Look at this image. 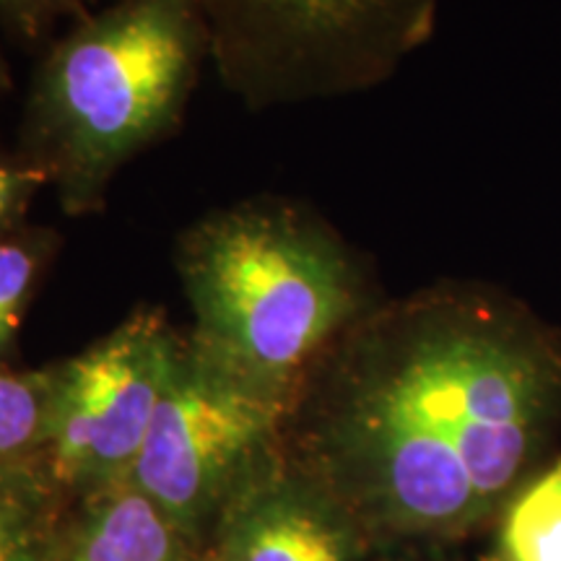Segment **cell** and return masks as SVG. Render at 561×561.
Instances as JSON below:
<instances>
[{
  "mask_svg": "<svg viewBox=\"0 0 561 561\" xmlns=\"http://www.w3.org/2000/svg\"><path fill=\"white\" fill-rule=\"evenodd\" d=\"M187 341L221 371L297 409L307 377L362 320L359 271L312 210L286 198L216 208L178 240Z\"/></svg>",
  "mask_w": 561,
  "mask_h": 561,
  "instance_id": "cell-2",
  "label": "cell"
},
{
  "mask_svg": "<svg viewBox=\"0 0 561 561\" xmlns=\"http://www.w3.org/2000/svg\"><path fill=\"white\" fill-rule=\"evenodd\" d=\"M53 231H9L0 237V356L16 343L21 320L55 252Z\"/></svg>",
  "mask_w": 561,
  "mask_h": 561,
  "instance_id": "cell-11",
  "label": "cell"
},
{
  "mask_svg": "<svg viewBox=\"0 0 561 561\" xmlns=\"http://www.w3.org/2000/svg\"><path fill=\"white\" fill-rule=\"evenodd\" d=\"M47 185L45 172L24 157H0V237L16 227L42 187Z\"/></svg>",
  "mask_w": 561,
  "mask_h": 561,
  "instance_id": "cell-14",
  "label": "cell"
},
{
  "mask_svg": "<svg viewBox=\"0 0 561 561\" xmlns=\"http://www.w3.org/2000/svg\"><path fill=\"white\" fill-rule=\"evenodd\" d=\"M62 551H66V533H62V538L58 543H53L50 549L37 553V557L30 559V561H62Z\"/></svg>",
  "mask_w": 561,
  "mask_h": 561,
  "instance_id": "cell-15",
  "label": "cell"
},
{
  "mask_svg": "<svg viewBox=\"0 0 561 561\" xmlns=\"http://www.w3.org/2000/svg\"><path fill=\"white\" fill-rule=\"evenodd\" d=\"M39 458L0 466V561H30L62 538L60 504Z\"/></svg>",
  "mask_w": 561,
  "mask_h": 561,
  "instance_id": "cell-9",
  "label": "cell"
},
{
  "mask_svg": "<svg viewBox=\"0 0 561 561\" xmlns=\"http://www.w3.org/2000/svg\"><path fill=\"white\" fill-rule=\"evenodd\" d=\"M89 5L91 0H0V13L21 39L37 42L60 19L87 16Z\"/></svg>",
  "mask_w": 561,
  "mask_h": 561,
  "instance_id": "cell-13",
  "label": "cell"
},
{
  "mask_svg": "<svg viewBox=\"0 0 561 561\" xmlns=\"http://www.w3.org/2000/svg\"><path fill=\"white\" fill-rule=\"evenodd\" d=\"M307 421V471L354 520L450 536L523 471L551 392L546 354L486 301L426 294L335 343Z\"/></svg>",
  "mask_w": 561,
  "mask_h": 561,
  "instance_id": "cell-1",
  "label": "cell"
},
{
  "mask_svg": "<svg viewBox=\"0 0 561 561\" xmlns=\"http://www.w3.org/2000/svg\"><path fill=\"white\" fill-rule=\"evenodd\" d=\"M210 66L231 96L265 112L388 81L432 39L439 0H193Z\"/></svg>",
  "mask_w": 561,
  "mask_h": 561,
  "instance_id": "cell-4",
  "label": "cell"
},
{
  "mask_svg": "<svg viewBox=\"0 0 561 561\" xmlns=\"http://www.w3.org/2000/svg\"><path fill=\"white\" fill-rule=\"evenodd\" d=\"M3 83H5V73H3V62H0V89H3Z\"/></svg>",
  "mask_w": 561,
  "mask_h": 561,
  "instance_id": "cell-17",
  "label": "cell"
},
{
  "mask_svg": "<svg viewBox=\"0 0 561 561\" xmlns=\"http://www.w3.org/2000/svg\"><path fill=\"white\" fill-rule=\"evenodd\" d=\"M491 561H561V458L510 504Z\"/></svg>",
  "mask_w": 561,
  "mask_h": 561,
  "instance_id": "cell-10",
  "label": "cell"
},
{
  "mask_svg": "<svg viewBox=\"0 0 561 561\" xmlns=\"http://www.w3.org/2000/svg\"><path fill=\"white\" fill-rule=\"evenodd\" d=\"M354 525L325 483L276 453L231 494L210 533L221 561H351Z\"/></svg>",
  "mask_w": 561,
  "mask_h": 561,
  "instance_id": "cell-7",
  "label": "cell"
},
{
  "mask_svg": "<svg viewBox=\"0 0 561 561\" xmlns=\"http://www.w3.org/2000/svg\"><path fill=\"white\" fill-rule=\"evenodd\" d=\"M198 561H221L219 557H216V553L214 551H210V553H206V557H201Z\"/></svg>",
  "mask_w": 561,
  "mask_h": 561,
  "instance_id": "cell-16",
  "label": "cell"
},
{
  "mask_svg": "<svg viewBox=\"0 0 561 561\" xmlns=\"http://www.w3.org/2000/svg\"><path fill=\"white\" fill-rule=\"evenodd\" d=\"M180 341L164 312L138 307L50 367L39 460L66 500H89L130 479Z\"/></svg>",
  "mask_w": 561,
  "mask_h": 561,
  "instance_id": "cell-6",
  "label": "cell"
},
{
  "mask_svg": "<svg viewBox=\"0 0 561 561\" xmlns=\"http://www.w3.org/2000/svg\"><path fill=\"white\" fill-rule=\"evenodd\" d=\"M198 559V541L130 481L83 500L79 520L66 528L62 561Z\"/></svg>",
  "mask_w": 561,
  "mask_h": 561,
  "instance_id": "cell-8",
  "label": "cell"
},
{
  "mask_svg": "<svg viewBox=\"0 0 561 561\" xmlns=\"http://www.w3.org/2000/svg\"><path fill=\"white\" fill-rule=\"evenodd\" d=\"M210 42L193 0H112L55 42L32 81L24 157L68 216L102 210L123 167L178 128Z\"/></svg>",
  "mask_w": 561,
  "mask_h": 561,
  "instance_id": "cell-3",
  "label": "cell"
},
{
  "mask_svg": "<svg viewBox=\"0 0 561 561\" xmlns=\"http://www.w3.org/2000/svg\"><path fill=\"white\" fill-rule=\"evenodd\" d=\"M50 398V369L0 367V466L34 460L42 453Z\"/></svg>",
  "mask_w": 561,
  "mask_h": 561,
  "instance_id": "cell-12",
  "label": "cell"
},
{
  "mask_svg": "<svg viewBox=\"0 0 561 561\" xmlns=\"http://www.w3.org/2000/svg\"><path fill=\"white\" fill-rule=\"evenodd\" d=\"M291 413L210 364L182 335L128 481L201 543L231 494L278 453Z\"/></svg>",
  "mask_w": 561,
  "mask_h": 561,
  "instance_id": "cell-5",
  "label": "cell"
}]
</instances>
